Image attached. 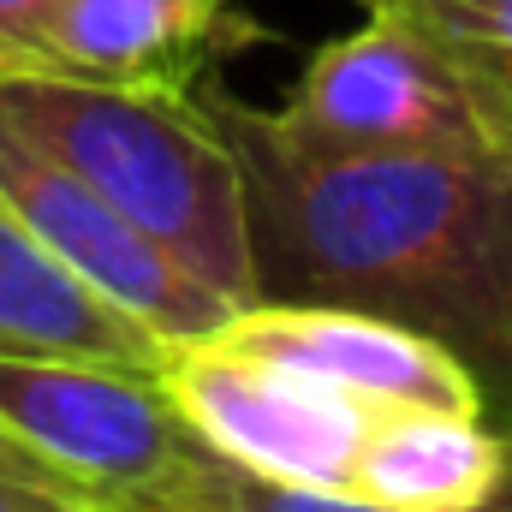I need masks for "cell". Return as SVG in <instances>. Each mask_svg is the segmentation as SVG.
<instances>
[{
  "label": "cell",
  "instance_id": "1",
  "mask_svg": "<svg viewBox=\"0 0 512 512\" xmlns=\"http://www.w3.org/2000/svg\"><path fill=\"white\" fill-rule=\"evenodd\" d=\"M245 173L256 304H346L447 346L512 435V155H292L191 84Z\"/></svg>",
  "mask_w": 512,
  "mask_h": 512
},
{
  "label": "cell",
  "instance_id": "2",
  "mask_svg": "<svg viewBox=\"0 0 512 512\" xmlns=\"http://www.w3.org/2000/svg\"><path fill=\"white\" fill-rule=\"evenodd\" d=\"M0 120L96 185L233 310L256 304L245 173L197 90L102 84L42 60H0Z\"/></svg>",
  "mask_w": 512,
  "mask_h": 512
},
{
  "label": "cell",
  "instance_id": "3",
  "mask_svg": "<svg viewBox=\"0 0 512 512\" xmlns=\"http://www.w3.org/2000/svg\"><path fill=\"white\" fill-rule=\"evenodd\" d=\"M203 441L155 370L84 358H0V471L78 512H120L167 489Z\"/></svg>",
  "mask_w": 512,
  "mask_h": 512
},
{
  "label": "cell",
  "instance_id": "4",
  "mask_svg": "<svg viewBox=\"0 0 512 512\" xmlns=\"http://www.w3.org/2000/svg\"><path fill=\"white\" fill-rule=\"evenodd\" d=\"M262 131L292 155H501L441 48L387 0L364 24L310 54L280 108H256Z\"/></svg>",
  "mask_w": 512,
  "mask_h": 512
},
{
  "label": "cell",
  "instance_id": "5",
  "mask_svg": "<svg viewBox=\"0 0 512 512\" xmlns=\"http://www.w3.org/2000/svg\"><path fill=\"white\" fill-rule=\"evenodd\" d=\"M155 376L185 429L215 459L245 465L256 477L346 489L358 435L370 423V405H358L352 393L280 358H262L233 334L173 340Z\"/></svg>",
  "mask_w": 512,
  "mask_h": 512
},
{
  "label": "cell",
  "instance_id": "6",
  "mask_svg": "<svg viewBox=\"0 0 512 512\" xmlns=\"http://www.w3.org/2000/svg\"><path fill=\"white\" fill-rule=\"evenodd\" d=\"M0 203L60 256L72 274H84L108 304L137 316L149 334L173 340H203L221 334L239 310L203 286L185 262L161 251L137 221H126L96 185H84L72 167H60L48 149L0 120Z\"/></svg>",
  "mask_w": 512,
  "mask_h": 512
},
{
  "label": "cell",
  "instance_id": "7",
  "mask_svg": "<svg viewBox=\"0 0 512 512\" xmlns=\"http://www.w3.org/2000/svg\"><path fill=\"white\" fill-rule=\"evenodd\" d=\"M221 334L251 346L262 358H280L292 370H310L316 382L352 393L370 411L417 405V411H477L489 417V399L477 376L435 346L429 334L387 322L346 304H251ZM495 423V417H489Z\"/></svg>",
  "mask_w": 512,
  "mask_h": 512
},
{
  "label": "cell",
  "instance_id": "8",
  "mask_svg": "<svg viewBox=\"0 0 512 512\" xmlns=\"http://www.w3.org/2000/svg\"><path fill=\"white\" fill-rule=\"evenodd\" d=\"M512 483V435L477 411H370L346 495L387 512H483Z\"/></svg>",
  "mask_w": 512,
  "mask_h": 512
},
{
  "label": "cell",
  "instance_id": "9",
  "mask_svg": "<svg viewBox=\"0 0 512 512\" xmlns=\"http://www.w3.org/2000/svg\"><path fill=\"white\" fill-rule=\"evenodd\" d=\"M0 358H84L161 370L167 340L108 304L0 203Z\"/></svg>",
  "mask_w": 512,
  "mask_h": 512
},
{
  "label": "cell",
  "instance_id": "10",
  "mask_svg": "<svg viewBox=\"0 0 512 512\" xmlns=\"http://www.w3.org/2000/svg\"><path fill=\"white\" fill-rule=\"evenodd\" d=\"M215 24L221 0H60L36 60L102 84L191 90L209 72Z\"/></svg>",
  "mask_w": 512,
  "mask_h": 512
},
{
  "label": "cell",
  "instance_id": "11",
  "mask_svg": "<svg viewBox=\"0 0 512 512\" xmlns=\"http://www.w3.org/2000/svg\"><path fill=\"white\" fill-rule=\"evenodd\" d=\"M387 6H399L441 48L483 137L512 155V0H387Z\"/></svg>",
  "mask_w": 512,
  "mask_h": 512
},
{
  "label": "cell",
  "instance_id": "12",
  "mask_svg": "<svg viewBox=\"0 0 512 512\" xmlns=\"http://www.w3.org/2000/svg\"><path fill=\"white\" fill-rule=\"evenodd\" d=\"M60 0H0V54L6 60H36L48 42V18Z\"/></svg>",
  "mask_w": 512,
  "mask_h": 512
},
{
  "label": "cell",
  "instance_id": "13",
  "mask_svg": "<svg viewBox=\"0 0 512 512\" xmlns=\"http://www.w3.org/2000/svg\"><path fill=\"white\" fill-rule=\"evenodd\" d=\"M0 512H78V507H66V501H54V495H42V489L0 471Z\"/></svg>",
  "mask_w": 512,
  "mask_h": 512
},
{
  "label": "cell",
  "instance_id": "14",
  "mask_svg": "<svg viewBox=\"0 0 512 512\" xmlns=\"http://www.w3.org/2000/svg\"><path fill=\"white\" fill-rule=\"evenodd\" d=\"M126 512H161V507H126ZM483 512H512V483H507V489H501V495H495Z\"/></svg>",
  "mask_w": 512,
  "mask_h": 512
},
{
  "label": "cell",
  "instance_id": "15",
  "mask_svg": "<svg viewBox=\"0 0 512 512\" xmlns=\"http://www.w3.org/2000/svg\"><path fill=\"white\" fill-rule=\"evenodd\" d=\"M358 6H364V0H358Z\"/></svg>",
  "mask_w": 512,
  "mask_h": 512
},
{
  "label": "cell",
  "instance_id": "16",
  "mask_svg": "<svg viewBox=\"0 0 512 512\" xmlns=\"http://www.w3.org/2000/svg\"><path fill=\"white\" fill-rule=\"evenodd\" d=\"M0 60H6V54H0Z\"/></svg>",
  "mask_w": 512,
  "mask_h": 512
}]
</instances>
